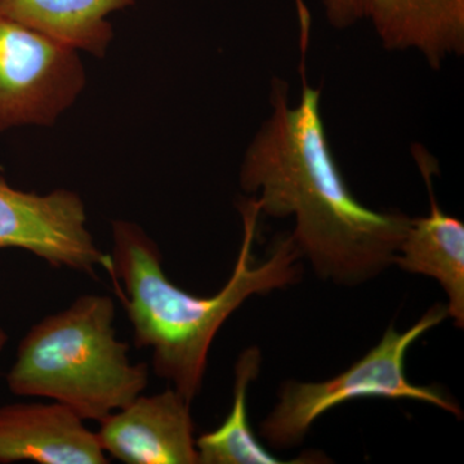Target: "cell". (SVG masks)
<instances>
[{
	"label": "cell",
	"instance_id": "6da1fadb",
	"mask_svg": "<svg viewBox=\"0 0 464 464\" xmlns=\"http://www.w3.org/2000/svg\"><path fill=\"white\" fill-rule=\"evenodd\" d=\"M307 44L302 26L298 102L290 103L289 84L274 76L270 115L244 152L240 188L261 215L295 218L290 235L317 276L356 286L395 265L411 217L372 209L348 188L324 124L322 90L308 83Z\"/></svg>",
	"mask_w": 464,
	"mask_h": 464
},
{
	"label": "cell",
	"instance_id": "7a4b0ae2",
	"mask_svg": "<svg viewBox=\"0 0 464 464\" xmlns=\"http://www.w3.org/2000/svg\"><path fill=\"white\" fill-rule=\"evenodd\" d=\"M243 240L234 271L212 297H198L174 285L163 270L158 244L130 221L112 222V276L123 283L134 343L150 348L158 377L192 402L199 395L208 353L222 325L252 295H264L301 279V252L292 235L277 237L265 261H256L261 209L255 197L239 203Z\"/></svg>",
	"mask_w": 464,
	"mask_h": 464
},
{
	"label": "cell",
	"instance_id": "3957f363",
	"mask_svg": "<svg viewBox=\"0 0 464 464\" xmlns=\"http://www.w3.org/2000/svg\"><path fill=\"white\" fill-rule=\"evenodd\" d=\"M115 304L85 295L34 325L18 347L8 387L43 396L85 420H105L139 398L149 383L146 364H132L130 346L116 340Z\"/></svg>",
	"mask_w": 464,
	"mask_h": 464
},
{
	"label": "cell",
	"instance_id": "277c9868",
	"mask_svg": "<svg viewBox=\"0 0 464 464\" xmlns=\"http://www.w3.org/2000/svg\"><path fill=\"white\" fill-rule=\"evenodd\" d=\"M448 317L447 304H433L408 331L399 332L391 325L378 344L343 373L323 382L286 381L279 401L259 426L262 438L273 448L295 447L323 414L357 399L413 400L462 418L460 406L444 390L418 386L405 373L411 347Z\"/></svg>",
	"mask_w": 464,
	"mask_h": 464
},
{
	"label": "cell",
	"instance_id": "5b68a950",
	"mask_svg": "<svg viewBox=\"0 0 464 464\" xmlns=\"http://www.w3.org/2000/svg\"><path fill=\"white\" fill-rule=\"evenodd\" d=\"M85 87L81 52L0 12V130L52 127Z\"/></svg>",
	"mask_w": 464,
	"mask_h": 464
},
{
	"label": "cell",
	"instance_id": "8992f818",
	"mask_svg": "<svg viewBox=\"0 0 464 464\" xmlns=\"http://www.w3.org/2000/svg\"><path fill=\"white\" fill-rule=\"evenodd\" d=\"M25 249L53 267L94 274L111 273V256L94 243L87 228L84 201L76 192L58 188L39 195L11 188L0 177V249Z\"/></svg>",
	"mask_w": 464,
	"mask_h": 464
},
{
	"label": "cell",
	"instance_id": "52a82bcc",
	"mask_svg": "<svg viewBox=\"0 0 464 464\" xmlns=\"http://www.w3.org/2000/svg\"><path fill=\"white\" fill-rule=\"evenodd\" d=\"M335 29L366 21L390 51H411L439 70L464 54V0H320Z\"/></svg>",
	"mask_w": 464,
	"mask_h": 464
},
{
	"label": "cell",
	"instance_id": "ba28073f",
	"mask_svg": "<svg viewBox=\"0 0 464 464\" xmlns=\"http://www.w3.org/2000/svg\"><path fill=\"white\" fill-rule=\"evenodd\" d=\"M190 405L173 387L140 395L101 420V447L128 464H199Z\"/></svg>",
	"mask_w": 464,
	"mask_h": 464
},
{
	"label": "cell",
	"instance_id": "9c48e42d",
	"mask_svg": "<svg viewBox=\"0 0 464 464\" xmlns=\"http://www.w3.org/2000/svg\"><path fill=\"white\" fill-rule=\"evenodd\" d=\"M411 155L430 198L429 215L411 217L395 265L406 273L432 277L448 298V315L457 328L464 326V224L440 207L433 190V176L439 173L436 159L420 143Z\"/></svg>",
	"mask_w": 464,
	"mask_h": 464
},
{
	"label": "cell",
	"instance_id": "30bf717a",
	"mask_svg": "<svg viewBox=\"0 0 464 464\" xmlns=\"http://www.w3.org/2000/svg\"><path fill=\"white\" fill-rule=\"evenodd\" d=\"M109 463L96 432L72 409L56 404L0 408V463Z\"/></svg>",
	"mask_w": 464,
	"mask_h": 464
},
{
	"label": "cell",
	"instance_id": "8fae6325",
	"mask_svg": "<svg viewBox=\"0 0 464 464\" xmlns=\"http://www.w3.org/2000/svg\"><path fill=\"white\" fill-rule=\"evenodd\" d=\"M137 0H0V12L21 25L94 57L108 53L114 29L109 17Z\"/></svg>",
	"mask_w": 464,
	"mask_h": 464
},
{
	"label": "cell",
	"instance_id": "7c38bea8",
	"mask_svg": "<svg viewBox=\"0 0 464 464\" xmlns=\"http://www.w3.org/2000/svg\"><path fill=\"white\" fill-rule=\"evenodd\" d=\"M262 353L252 346L235 365L234 402L225 422L197 439L199 464H282L256 439L248 422V390L261 372Z\"/></svg>",
	"mask_w": 464,
	"mask_h": 464
},
{
	"label": "cell",
	"instance_id": "4fadbf2b",
	"mask_svg": "<svg viewBox=\"0 0 464 464\" xmlns=\"http://www.w3.org/2000/svg\"><path fill=\"white\" fill-rule=\"evenodd\" d=\"M5 342H7V334L0 329V350L5 347Z\"/></svg>",
	"mask_w": 464,
	"mask_h": 464
}]
</instances>
